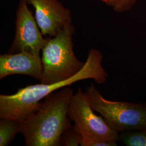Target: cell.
<instances>
[{
  "mask_svg": "<svg viewBox=\"0 0 146 146\" xmlns=\"http://www.w3.org/2000/svg\"><path fill=\"white\" fill-rule=\"evenodd\" d=\"M102 53L91 49L83 68L72 77L52 84H37L19 88L15 94L0 95V118H9L22 122L38 110L40 102L47 95L82 80L92 79L98 84L106 82L108 74L102 66Z\"/></svg>",
  "mask_w": 146,
  "mask_h": 146,
  "instance_id": "1",
  "label": "cell"
},
{
  "mask_svg": "<svg viewBox=\"0 0 146 146\" xmlns=\"http://www.w3.org/2000/svg\"><path fill=\"white\" fill-rule=\"evenodd\" d=\"M94 111L85 93L78 88L70 100L68 116L82 135L81 146H117L119 133Z\"/></svg>",
  "mask_w": 146,
  "mask_h": 146,
  "instance_id": "4",
  "label": "cell"
},
{
  "mask_svg": "<svg viewBox=\"0 0 146 146\" xmlns=\"http://www.w3.org/2000/svg\"><path fill=\"white\" fill-rule=\"evenodd\" d=\"M108 5H111L116 11H121L128 9V0H101Z\"/></svg>",
  "mask_w": 146,
  "mask_h": 146,
  "instance_id": "12",
  "label": "cell"
},
{
  "mask_svg": "<svg viewBox=\"0 0 146 146\" xmlns=\"http://www.w3.org/2000/svg\"><path fill=\"white\" fill-rule=\"evenodd\" d=\"M21 132V122L9 118H1L0 146H8Z\"/></svg>",
  "mask_w": 146,
  "mask_h": 146,
  "instance_id": "9",
  "label": "cell"
},
{
  "mask_svg": "<svg viewBox=\"0 0 146 146\" xmlns=\"http://www.w3.org/2000/svg\"><path fill=\"white\" fill-rule=\"evenodd\" d=\"M74 94L69 86L47 95L40 108L21 122L26 146H60L63 132L70 125L69 106Z\"/></svg>",
  "mask_w": 146,
  "mask_h": 146,
  "instance_id": "2",
  "label": "cell"
},
{
  "mask_svg": "<svg viewBox=\"0 0 146 146\" xmlns=\"http://www.w3.org/2000/svg\"><path fill=\"white\" fill-rule=\"evenodd\" d=\"M35 11V19L43 36H55L63 28L72 23L69 10L58 0H27Z\"/></svg>",
  "mask_w": 146,
  "mask_h": 146,
  "instance_id": "7",
  "label": "cell"
},
{
  "mask_svg": "<svg viewBox=\"0 0 146 146\" xmlns=\"http://www.w3.org/2000/svg\"><path fill=\"white\" fill-rule=\"evenodd\" d=\"M72 23L64 27L55 36L47 37L42 48L43 73L40 83L52 84L72 77L83 68L85 62L78 60L73 50Z\"/></svg>",
  "mask_w": 146,
  "mask_h": 146,
  "instance_id": "3",
  "label": "cell"
},
{
  "mask_svg": "<svg viewBox=\"0 0 146 146\" xmlns=\"http://www.w3.org/2000/svg\"><path fill=\"white\" fill-rule=\"evenodd\" d=\"M138 0H128V7H131L133 5L135 2H136Z\"/></svg>",
  "mask_w": 146,
  "mask_h": 146,
  "instance_id": "13",
  "label": "cell"
},
{
  "mask_svg": "<svg viewBox=\"0 0 146 146\" xmlns=\"http://www.w3.org/2000/svg\"><path fill=\"white\" fill-rule=\"evenodd\" d=\"M119 141L126 146H146V128L120 132Z\"/></svg>",
  "mask_w": 146,
  "mask_h": 146,
  "instance_id": "10",
  "label": "cell"
},
{
  "mask_svg": "<svg viewBox=\"0 0 146 146\" xmlns=\"http://www.w3.org/2000/svg\"><path fill=\"white\" fill-rule=\"evenodd\" d=\"M42 73L41 58L31 52H8L0 56V80L9 75L21 74L41 81Z\"/></svg>",
  "mask_w": 146,
  "mask_h": 146,
  "instance_id": "8",
  "label": "cell"
},
{
  "mask_svg": "<svg viewBox=\"0 0 146 146\" xmlns=\"http://www.w3.org/2000/svg\"><path fill=\"white\" fill-rule=\"evenodd\" d=\"M82 135L75 125H70L63 132L60 146H81Z\"/></svg>",
  "mask_w": 146,
  "mask_h": 146,
  "instance_id": "11",
  "label": "cell"
},
{
  "mask_svg": "<svg viewBox=\"0 0 146 146\" xmlns=\"http://www.w3.org/2000/svg\"><path fill=\"white\" fill-rule=\"evenodd\" d=\"M91 107L118 132L146 128V104H135L106 99L94 84L85 92Z\"/></svg>",
  "mask_w": 146,
  "mask_h": 146,
  "instance_id": "5",
  "label": "cell"
},
{
  "mask_svg": "<svg viewBox=\"0 0 146 146\" xmlns=\"http://www.w3.org/2000/svg\"><path fill=\"white\" fill-rule=\"evenodd\" d=\"M27 0H20L16 11V28L14 41L9 53L22 51L31 52L37 57L47 41L38 26L36 19L28 8Z\"/></svg>",
  "mask_w": 146,
  "mask_h": 146,
  "instance_id": "6",
  "label": "cell"
}]
</instances>
